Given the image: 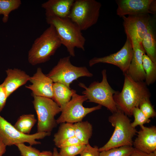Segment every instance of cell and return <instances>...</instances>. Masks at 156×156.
Here are the masks:
<instances>
[{
	"instance_id": "obj_1",
	"label": "cell",
	"mask_w": 156,
	"mask_h": 156,
	"mask_svg": "<svg viewBox=\"0 0 156 156\" xmlns=\"http://www.w3.org/2000/svg\"><path fill=\"white\" fill-rule=\"evenodd\" d=\"M124 75L122 89L116 91L113 97L118 109L131 116L134 108L139 107L143 99L150 98L151 93L144 81H136L127 74Z\"/></svg>"
},
{
	"instance_id": "obj_2",
	"label": "cell",
	"mask_w": 156,
	"mask_h": 156,
	"mask_svg": "<svg viewBox=\"0 0 156 156\" xmlns=\"http://www.w3.org/2000/svg\"><path fill=\"white\" fill-rule=\"evenodd\" d=\"M46 19L48 24L54 27L62 44L71 57L75 56V47L85 50L86 39L79 27L70 19L55 16H46Z\"/></svg>"
},
{
	"instance_id": "obj_3",
	"label": "cell",
	"mask_w": 156,
	"mask_h": 156,
	"mask_svg": "<svg viewBox=\"0 0 156 156\" xmlns=\"http://www.w3.org/2000/svg\"><path fill=\"white\" fill-rule=\"evenodd\" d=\"M112 114L109 116L108 120L114 128V131L107 142L99 148V152L124 146H132L133 138L138 132L123 111L118 109Z\"/></svg>"
},
{
	"instance_id": "obj_4",
	"label": "cell",
	"mask_w": 156,
	"mask_h": 156,
	"mask_svg": "<svg viewBox=\"0 0 156 156\" xmlns=\"http://www.w3.org/2000/svg\"><path fill=\"white\" fill-rule=\"evenodd\" d=\"M61 45L54 27L49 25L33 42L28 52L29 62L35 66L49 61Z\"/></svg>"
},
{
	"instance_id": "obj_5",
	"label": "cell",
	"mask_w": 156,
	"mask_h": 156,
	"mask_svg": "<svg viewBox=\"0 0 156 156\" xmlns=\"http://www.w3.org/2000/svg\"><path fill=\"white\" fill-rule=\"evenodd\" d=\"M101 74L102 79L100 82L94 81L88 87L81 82L78 85L85 89L82 93L86 96L88 102L104 106L113 113L118 109L113 97L116 91L112 88L108 82L106 69L103 70Z\"/></svg>"
},
{
	"instance_id": "obj_6",
	"label": "cell",
	"mask_w": 156,
	"mask_h": 156,
	"mask_svg": "<svg viewBox=\"0 0 156 156\" xmlns=\"http://www.w3.org/2000/svg\"><path fill=\"white\" fill-rule=\"evenodd\" d=\"M101 6L95 0H75L68 18L81 31L86 30L97 23Z\"/></svg>"
},
{
	"instance_id": "obj_7",
	"label": "cell",
	"mask_w": 156,
	"mask_h": 156,
	"mask_svg": "<svg viewBox=\"0 0 156 156\" xmlns=\"http://www.w3.org/2000/svg\"><path fill=\"white\" fill-rule=\"evenodd\" d=\"M33 104L37 116V132H51L57 123L55 117L62 109L52 99L33 96Z\"/></svg>"
},
{
	"instance_id": "obj_8",
	"label": "cell",
	"mask_w": 156,
	"mask_h": 156,
	"mask_svg": "<svg viewBox=\"0 0 156 156\" xmlns=\"http://www.w3.org/2000/svg\"><path fill=\"white\" fill-rule=\"evenodd\" d=\"M70 57L69 55L60 58L46 75L53 83H62L69 88L70 84L79 78L93 76L86 66L79 67L72 64L70 61Z\"/></svg>"
},
{
	"instance_id": "obj_9",
	"label": "cell",
	"mask_w": 156,
	"mask_h": 156,
	"mask_svg": "<svg viewBox=\"0 0 156 156\" xmlns=\"http://www.w3.org/2000/svg\"><path fill=\"white\" fill-rule=\"evenodd\" d=\"M87 101L85 95L74 93L69 102L62 109L60 116L56 120L57 124L64 122L73 124L82 121L88 114L101 108L102 106L98 105L91 107H86L83 102Z\"/></svg>"
},
{
	"instance_id": "obj_10",
	"label": "cell",
	"mask_w": 156,
	"mask_h": 156,
	"mask_svg": "<svg viewBox=\"0 0 156 156\" xmlns=\"http://www.w3.org/2000/svg\"><path fill=\"white\" fill-rule=\"evenodd\" d=\"M51 132H37L32 134L21 133L14 126L0 115V138L7 146L27 142L30 145L39 144L36 140L51 135Z\"/></svg>"
},
{
	"instance_id": "obj_11",
	"label": "cell",
	"mask_w": 156,
	"mask_h": 156,
	"mask_svg": "<svg viewBox=\"0 0 156 156\" xmlns=\"http://www.w3.org/2000/svg\"><path fill=\"white\" fill-rule=\"evenodd\" d=\"M122 18L127 38L130 40L133 48L139 45L147 32L151 20L150 14L130 15Z\"/></svg>"
},
{
	"instance_id": "obj_12",
	"label": "cell",
	"mask_w": 156,
	"mask_h": 156,
	"mask_svg": "<svg viewBox=\"0 0 156 156\" xmlns=\"http://www.w3.org/2000/svg\"><path fill=\"white\" fill-rule=\"evenodd\" d=\"M133 54V50L129 40L127 38L126 41L122 48L118 51L108 55L94 57L89 62L91 67L99 63L114 65L118 67L124 74L127 73L130 65Z\"/></svg>"
},
{
	"instance_id": "obj_13",
	"label": "cell",
	"mask_w": 156,
	"mask_h": 156,
	"mask_svg": "<svg viewBox=\"0 0 156 156\" xmlns=\"http://www.w3.org/2000/svg\"><path fill=\"white\" fill-rule=\"evenodd\" d=\"M116 14L120 17L141 14H155L156 0H116Z\"/></svg>"
},
{
	"instance_id": "obj_14",
	"label": "cell",
	"mask_w": 156,
	"mask_h": 156,
	"mask_svg": "<svg viewBox=\"0 0 156 156\" xmlns=\"http://www.w3.org/2000/svg\"><path fill=\"white\" fill-rule=\"evenodd\" d=\"M29 81L31 84L25 86L31 90L33 96L47 97L52 99L53 82L52 80L44 74L40 67L30 77Z\"/></svg>"
},
{
	"instance_id": "obj_15",
	"label": "cell",
	"mask_w": 156,
	"mask_h": 156,
	"mask_svg": "<svg viewBox=\"0 0 156 156\" xmlns=\"http://www.w3.org/2000/svg\"><path fill=\"white\" fill-rule=\"evenodd\" d=\"M137 137L133 142L134 148L143 152L150 153L156 151V127L144 125L140 126Z\"/></svg>"
},
{
	"instance_id": "obj_16",
	"label": "cell",
	"mask_w": 156,
	"mask_h": 156,
	"mask_svg": "<svg viewBox=\"0 0 156 156\" xmlns=\"http://www.w3.org/2000/svg\"><path fill=\"white\" fill-rule=\"evenodd\" d=\"M7 77L2 83L8 97L14 92L29 81L30 76L23 70L17 68L5 70Z\"/></svg>"
},
{
	"instance_id": "obj_17",
	"label": "cell",
	"mask_w": 156,
	"mask_h": 156,
	"mask_svg": "<svg viewBox=\"0 0 156 156\" xmlns=\"http://www.w3.org/2000/svg\"><path fill=\"white\" fill-rule=\"evenodd\" d=\"M75 0H49L42 3L46 16H55L61 18H68Z\"/></svg>"
},
{
	"instance_id": "obj_18",
	"label": "cell",
	"mask_w": 156,
	"mask_h": 156,
	"mask_svg": "<svg viewBox=\"0 0 156 156\" xmlns=\"http://www.w3.org/2000/svg\"><path fill=\"white\" fill-rule=\"evenodd\" d=\"M132 58L126 74L136 81H144L145 75L142 65V57L146 54L142 43L133 48Z\"/></svg>"
},
{
	"instance_id": "obj_19",
	"label": "cell",
	"mask_w": 156,
	"mask_h": 156,
	"mask_svg": "<svg viewBox=\"0 0 156 156\" xmlns=\"http://www.w3.org/2000/svg\"><path fill=\"white\" fill-rule=\"evenodd\" d=\"M76 91L59 83H53L52 99L62 109L71 100Z\"/></svg>"
},
{
	"instance_id": "obj_20",
	"label": "cell",
	"mask_w": 156,
	"mask_h": 156,
	"mask_svg": "<svg viewBox=\"0 0 156 156\" xmlns=\"http://www.w3.org/2000/svg\"><path fill=\"white\" fill-rule=\"evenodd\" d=\"M154 24L151 19L142 44L146 55L153 62L156 63V38Z\"/></svg>"
},
{
	"instance_id": "obj_21",
	"label": "cell",
	"mask_w": 156,
	"mask_h": 156,
	"mask_svg": "<svg viewBox=\"0 0 156 156\" xmlns=\"http://www.w3.org/2000/svg\"><path fill=\"white\" fill-rule=\"evenodd\" d=\"M75 136L83 144L87 145L92 133V125L87 121L73 124Z\"/></svg>"
},
{
	"instance_id": "obj_22",
	"label": "cell",
	"mask_w": 156,
	"mask_h": 156,
	"mask_svg": "<svg viewBox=\"0 0 156 156\" xmlns=\"http://www.w3.org/2000/svg\"><path fill=\"white\" fill-rule=\"evenodd\" d=\"M142 61L145 75L144 82L147 86H149L155 83L156 80V63L146 54L142 56Z\"/></svg>"
},
{
	"instance_id": "obj_23",
	"label": "cell",
	"mask_w": 156,
	"mask_h": 156,
	"mask_svg": "<svg viewBox=\"0 0 156 156\" xmlns=\"http://www.w3.org/2000/svg\"><path fill=\"white\" fill-rule=\"evenodd\" d=\"M37 121L34 114H23L20 116L14 126L21 133L29 134Z\"/></svg>"
},
{
	"instance_id": "obj_24",
	"label": "cell",
	"mask_w": 156,
	"mask_h": 156,
	"mask_svg": "<svg viewBox=\"0 0 156 156\" xmlns=\"http://www.w3.org/2000/svg\"><path fill=\"white\" fill-rule=\"evenodd\" d=\"M60 124L57 132L54 136L53 141L56 146L65 140L75 136L73 124L64 122Z\"/></svg>"
},
{
	"instance_id": "obj_25",
	"label": "cell",
	"mask_w": 156,
	"mask_h": 156,
	"mask_svg": "<svg viewBox=\"0 0 156 156\" xmlns=\"http://www.w3.org/2000/svg\"><path fill=\"white\" fill-rule=\"evenodd\" d=\"M21 4L20 0H0V15H3V23L8 22L10 13L18 9Z\"/></svg>"
},
{
	"instance_id": "obj_26",
	"label": "cell",
	"mask_w": 156,
	"mask_h": 156,
	"mask_svg": "<svg viewBox=\"0 0 156 156\" xmlns=\"http://www.w3.org/2000/svg\"><path fill=\"white\" fill-rule=\"evenodd\" d=\"M134 148L132 146H124L113 148L100 152V156H130Z\"/></svg>"
},
{
	"instance_id": "obj_27",
	"label": "cell",
	"mask_w": 156,
	"mask_h": 156,
	"mask_svg": "<svg viewBox=\"0 0 156 156\" xmlns=\"http://www.w3.org/2000/svg\"><path fill=\"white\" fill-rule=\"evenodd\" d=\"M86 146L82 144L62 148L58 152V156H75L81 153Z\"/></svg>"
},
{
	"instance_id": "obj_28",
	"label": "cell",
	"mask_w": 156,
	"mask_h": 156,
	"mask_svg": "<svg viewBox=\"0 0 156 156\" xmlns=\"http://www.w3.org/2000/svg\"><path fill=\"white\" fill-rule=\"evenodd\" d=\"M150 98H146L143 99L140 102L139 108L148 118H153L156 116V113L152 105Z\"/></svg>"
},
{
	"instance_id": "obj_29",
	"label": "cell",
	"mask_w": 156,
	"mask_h": 156,
	"mask_svg": "<svg viewBox=\"0 0 156 156\" xmlns=\"http://www.w3.org/2000/svg\"><path fill=\"white\" fill-rule=\"evenodd\" d=\"M133 115L134 117V120L131 122V125L134 128L138 125L142 126L144 124L148 123L151 121L150 120L144 115L138 107L134 108Z\"/></svg>"
},
{
	"instance_id": "obj_30",
	"label": "cell",
	"mask_w": 156,
	"mask_h": 156,
	"mask_svg": "<svg viewBox=\"0 0 156 156\" xmlns=\"http://www.w3.org/2000/svg\"><path fill=\"white\" fill-rule=\"evenodd\" d=\"M21 156H38L40 151L31 146H26L24 143L15 144Z\"/></svg>"
},
{
	"instance_id": "obj_31",
	"label": "cell",
	"mask_w": 156,
	"mask_h": 156,
	"mask_svg": "<svg viewBox=\"0 0 156 156\" xmlns=\"http://www.w3.org/2000/svg\"><path fill=\"white\" fill-rule=\"evenodd\" d=\"M99 148L97 146H92L88 143L86 145L80 156H100Z\"/></svg>"
},
{
	"instance_id": "obj_32",
	"label": "cell",
	"mask_w": 156,
	"mask_h": 156,
	"mask_svg": "<svg viewBox=\"0 0 156 156\" xmlns=\"http://www.w3.org/2000/svg\"><path fill=\"white\" fill-rule=\"evenodd\" d=\"M83 144L75 136L69 138L59 144L57 147L61 148L70 146Z\"/></svg>"
},
{
	"instance_id": "obj_33",
	"label": "cell",
	"mask_w": 156,
	"mask_h": 156,
	"mask_svg": "<svg viewBox=\"0 0 156 156\" xmlns=\"http://www.w3.org/2000/svg\"><path fill=\"white\" fill-rule=\"evenodd\" d=\"M8 98L5 88L2 84H0V113L5 106Z\"/></svg>"
},
{
	"instance_id": "obj_34",
	"label": "cell",
	"mask_w": 156,
	"mask_h": 156,
	"mask_svg": "<svg viewBox=\"0 0 156 156\" xmlns=\"http://www.w3.org/2000/svg\"><path fill=\"white\" fill-rule=\"evenodd\" d=\"M130 156H156V151L150 153H147L134 148Z\"/></svg>"
},
{
	"instance_id": "obj_35",
	"label": "cell",
	"mask_w": 156,
	"mask_h": 156,
	"mask_svg": "<svg viewBox=\"0 0 156 156\" xmlns=\"http://www.w3.org/2000/svg\"><path fill=\"white\" fill-rule=\"evenodd\" d=\"M6 146L0 138V156H3L6 151Z\"/></svg>"
},
{
	"instance_id": "obj_36",
	"label": "cell",
	"mask_w": 156,
	"mask_h": 156,
	"mask_svg": "<svg viewBox=\"0 0 156 156\" xmlns=\"http://www.w3.org/2000/svg\"><path fill=\"white\" fill-rule=\"evenodd\" d=\"M38 156H53V153L49 151H44L40 152Z\"/></svg>"
},
{
	"instance_id": "obj_37",
	"label": "cell",
	"mask_w": 156,
	"mask_h": 156,
	"mask_svg": "<svg viewBox=\"0 0 156 156\" xmlns=\"http://www.w3.org/2000/svg\"><path fill=\"white\" fill-rule=\"evenodd\" d=\"M53 153V156H58V152L56 148H54Z\"/></svg>"
}]
</instances>
